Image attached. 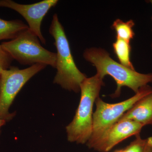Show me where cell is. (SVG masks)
I'll use <instances>...</instances> for the list:
<instances>
[{
  "label": "cell",
  "instance_id": "obj_12",
  "mask_svg": "<svg viewBox=\"0 0 152 152\" xmlns=\"http://www.w3.org/2000/svg\"><path fill=\"white\" fill-rule=\"evenodd\" d=\"M135 23L133 20L124 22L119 19H117L112 25V28L116 32V38H119L130 42L135 36L133 30Z\"/></svg>",
  "mask_w": 152,
  "mask_h": 152
},
{
  "label": "cell",
  "instance_id": "obj_7",
  "mask_svg": "<svg viewBox=\"0 0 152 152\" xmlns=\"http://www.w3.org/2000/svg\"><path fill=\"white\" fill-rule=\"evenodd\" d=\"M58 2V0H44L31 4H22L11 0H0V7L12 9L21 15L27 22L29 29L42 43L45 44V39L41 31V24L44 17Z\"/></svg>",
  "mask_w": 152,
  "mask_h": 152
},
{
  "label": "cell",
  "instance_id": "obj_9",
  "mask_svg": "<svg viewBox=\"0 0 152 152\" xmlns=\"http://www.w3.org/2000/svg\"><path fill=\"white\" fill-rule=\"evenodd\" d=\"M126 120L133 121L144 126L152 124V93L137 102L118 121Z\"/></svg>",
  "mask_w": 152,
  "mask_h": 152
},
{
  "label": "cell",
  "instance_id": "obj_2",
  "mask_svg": "<svg viewBox=\"0 0 152 152\" xmlns=\"http://www.w3.org/2000/svg\"><path fill=\"white\" fill-rule=\"evenodd\" d=\"M103 79L98 74L85 79L80 85L81 97L72 121L66 127L68 141L86 144L93 131V107L99 97Z\"/></svg>",
  "mask_w": 152,
  "mask_h": 152
},
{
  "label": "cell",
  "instance_id": "obj_4",
  "mask_svg": "<svg viewBox=\"0 0 152 152\" xmlns=\"http://www.w3.org/2000/svg\"><path fill=\"white\" fill-rule=\"evenodd\" d=\"M2 46L13 60L24 65L42 64L56 68V53L41 45L39 39L29 29L23 31L13 39L2 43Z\"/></svg>",
  "mask_w": 152,
  "mask_h": 152
},
{
  "label": "cell",
  "instance_id": "obj_11",
  "mask_svg": "<svg viewBox=\"0 0 152 152\" xmlns=\"http://www.w3.org/2000/svg\"><path fill=\"white\" fill-rule=\"evenodd\" d=\"M113 48L120 64L131 69L135 70L130 61L132 48L130 42L119 38H117L116 40L113 44Z\"/></svg>",
  "mask_w": 152,
  "mask_h": 152
},
{
  "label": "cell",
  "instance_id": "obj_14",
  "mask_svg": "<svg viewBox=\"0 0 152 152\" xmlns=\"http://www.w3.org/2000/svg\"><path fill=\"white\" fill-rule=\"evenodd\" d=\"M13 60L10 55L0 45V75L3 71L10 68Z\"/></svg>",
  "mask_w": 152,
  "mask_h": 152
},
{
  "label": "cell",
  "instance_id": "obj_3",
  "mask_svg": "<svg viewBox=\"0 0 152 152\" xmlns=\"http://www.w3.org/2000/svg\"><path fill=\"white\" fill-rule=\"evenodd\" d=\"M49 33L54 39L57 50V73L54 83L68 91L80 92V85L87 77L76 66L64 27L56 14L53 15Z\"/></svg>",
  "mask_w": 152,
  "mask_h": 152
},
{
  "label": "cell",
  "instance_id": "obj_16",
  "mask_svg": "<svg viewBox=\"0 0 152 152\" xmlns=\"http://www.w3.org/2000/svg\"><path fill=\"white\" fill-rule=\"evenodd\" d=\"M150 3H151V4H152V0H151V1H150ZM151 19H152V17ZM151 49H152V43H151Z\"/></svg>",
  "mask_w": 152,
  "mask_h": 152
},
{
  "label": "cell",
  "instance_id": "obj_6",
  "mask_svg": "<svg viewBox=\"0 0 152 152\" xmlns=\"http://www.w3.org/2000/svg\"><path fill=\"white\" fill-rule=\"evenodd\" d=\"M46 65L38 64L25 69L10 66L0 75V118L6 122L11 121L15 113L9 109L17 95L30 79L44 69Z\"/></svg>",
  "mask_w": 152,
  "mask_h": 152
},
{
  "label": "cell",
  "instance_id": "obj_15",
  "mask_svg": "<svg viewBox=\"0 0 152 152\" xmlns=\"http://www.w3.org/2000/svg\"><path fill=\"white\" fill-rule=\"evenodd\" d=\"M6 122L4 120L1 119L0 118V132H1V129L2 126L5 124Z\"/></svg>",
  "mask_w": 152,
  "mask_h": 152
},
{
  "label": "cell",
  "instance_id": "obj_5",
  "mask_svg": "<svg viewBox=\"0 0 152 152\" xmlns=\"http://www.w3.org/2000/svg\"><path fill=\"white\" fill-rule=\"evenodd\" d=\"M152 93V88L147 85L141 88L134 96L117 103H107L99 97L98 98L95 103L96 111L93 114L92 133L86 143L88 148H89L108 129L116 123L137 102Z\"/></svg>",
  "mask_w": 152,
  "mask_h": 152
},
{
  "label": "cell",
  "instance_id": "obj_8",
  "mask_svg": "<svg viewBox=\"0 0 152 152\" xmlns=\"http://www.w3.org/2000/svg\"><path fill=\"white\" fill-rule=\"evenodd\" d=\"M143 127L140 124L129 120L117 122L89 148L99 152H108L124 140L140 134Z\"/></svg>",
  "mask_w": 152,
  "mask_h": 152
},
{
  "label": "cell",
  "instance_id": "obj_13",
  "mask_svg": "<svg viewBox=\"0 0 152 152\" xmlns=\"http://www.w3.org/2000/svg\"><path fill=\"white\" fill-rule=\"evenodd\" d=\"M114 152H152V137L142 139L138 134L127 146Z\"/></svg>",
  "mask_w": 152,
  "mask_h": 152
},
{
  "label": "cell",
  "instance_id": "obj_1",
  "mask_svg": "<svg viewBox=\"0 0 152 152\" xmlns=\"http://www.w3.org/2000/svg\"><path fill=\"white\" fill-rule=\"evenodd\" d=\"M83 57L87 61L92 64L97 74L104 79L106 75L110 76L116 83L117 88L112 97L119 96L123 87H127L136 93L142 87L152 83V73L142 74L135 70L131 69L112 59L108 53L100 48L87 49Z\"/></svg>",
  "mask_w": 152,
  "mask_h": 152
},
{
  "label": "cell",
  "instance_id": "obj_10",
  "mask_svg": "<svg viewBox=\"0 0 152 152\" xmlns=\"http://www.w3.org/2000/svg\"><path fill=\"white\" fill-rule=\"evenodd\" d=\"M28 29V26L20 20L8 21L0 18V41L13 39L20 33Z\"/></svg>",
  "mask_w": 152,
  "mask_h": 152
}]
</instances>
